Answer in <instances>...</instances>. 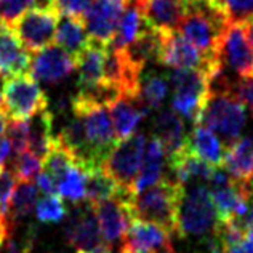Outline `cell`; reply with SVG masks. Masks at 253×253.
I'll use <instances>...</instances> for the list:
<instances>
[{
	"label": "cell",
	"mask_w": 253,
	"mask_h": 253,
	"mask_svg": "<svg viewBox=\"0 0 253 253\" xmlns=\"http://www.w3.org/2000/svg\"><path fill=\"white\" fill-rule=\"evenodd\" d=\"M165 96H167V79L157 72H148L141 79V86H139V103L146 109L156 111L162 106Z\"/></svg>",
	"instance_id": "31"
},
{
	"label": "cell",
	"mask_w": 253,
	"mask_h": 253,
	"mask_svg": "<svg viewBox=\"0 0 253 253\" xmlns=\"http://www.w3.org/2000/svg\"><path fill=\"white\" fill-rule=\"evenodd\" d=\"M184 188L186 186L178 179L162 176L161 181L135 196L130 210L131 219H144L162 226L170 234H176L179 207L186 192Z\"/></svg>",
	"instance_id": "3"
},
{
	"label": "cell",
	"mask_w": 253,
	"mask_h": 253,
	"mask_svg": "<svg viewBox=\"0 0 253 253\" xmlns=\"http://www.w3.org/2000/svg\"><path fill=\"white\" fill-rule=\"evenodd\" d=\"M85 186H86V171L79 165L71 167L64 178L59 183V196L69 199L71 202L79 204L85 201Z\"/></svg>",
	"instance_id": "33"
},
{
	"label": "cell",
	"mask_w": 253,
	"mask_h": 253,
	"mask_svg": "<svg viewBox=\"0 0 253 253\" xmlns=\"http://www.w3.org/2000/svg\"><path fill=\"white\" fill-rule=\"evenodd\" d=\"M53 141H55V136H53V114L48 109H43L29 119L28 149L43 161L45 156L48 154Z\"/></svg>",
	"instance_id": "27"
},
{
	"label": "cell",
	"mask_w": 253,
	"mask_h": 253,
	"mask_svg": "<svg viewBox=\"0 0 253 253\" xmlns=\"http://www.w3.org/2000/svg\"><path fill=\"white\" fill-rule=\"evenodd\" d=\"M48 108V99L31 74L5 79L0 90V114L8 121H29Z\"/></svg>",
	"instance_id": "5"
},
{
	"label": "cell",
	"mask_w": 253,
	"mask_h": 253,
	"mask_svg": "<svg viewBox=\"0 0 253 253\" xmlns=\"http://www.w3.org/2000/svg\"><path fill=\"white\" fill-rule=\"evenodd\" d=\"M144 28H146V21H144L139 2L138 0H130L122 15L121 23H119L116 36L112 39V42L109 43V46H114V48H126V46L136 41V37L141 34Z\"/></svg>",
	"instance_id": "28"
},
{
	"label": "cell",
	"mask_w": 253,
	"mask_h": 253,
	"mask_svg": "<svg viewBox=\"0 0 253 253\" xmlns=\"http://www.w3.org/2000/svg\"><path fill=\"white\" fill-rule=\"evenodd\" d=\"M223 169L237 183L247 184L253 179V138H239L224 151Z\"/></svg>",
	"instance_id": "23"
},
{
	"label": "cell",
	"mask_w": 253,
	"mask_h": 253,
	"mask_svg": "<svg viewBox=\"0 0 253 253\" xmlns=\"http://www.w3.org/2000/svg\"><path fill=\"white\" fill-rule=\"evenodd\" d=\"M15 173L16 179L19 181H31L36 178L42 170V159H39L36 154H32L29 149L24 152L15 154V159H11V169Z\"/></svg>",
	"instance_id": "34"
},
{
	"label": "cell",
	"mask_w": 253,
	"mask_h": 253,
	"mask_svg": "<svg viewBox=\"0 0 253 253\" xmlns=\"http://www.w3.org/2000/svg\"><path fill=\"white\" fill-rule=\"evenodd\" d=\"M184 2H186V3H188V2H191V0H184Z\"/></svg>",
	"instance_id": "46"
},
{
	"label": "cell",
	"mask_w": 253,
	"mask_h": 253,
	"mask_svg": "<svg viewBox=\"0 0 253 253\" xmlns=\"http://www.w3.org/2000/svg\"><path fill=\"white\" fill-rule=\"evenodd\" d=\"M45 3L50 2L48 0H2L0 2V23L10 28L24 11H28V8Z\"/></svg>",
	"instance_id": "36"
},
{
	"label": "cell",
	"mask_w": 253,
	"mask_h": 253,
	"mask_svg": "<svg viewBox=\"0 0 253 253\" xmlns=\"http://www.w3.org/2000/svg\"><path fill=\"white\" fill-rule=\"evenodd\" d=\"M247 21H249V29H250V41L253 43V21L252 19H247Z\"/></svg>",
	"instance_id": "44"
},
{
	"label": "cell",
	"mask_w": 253,
	"mask_h": 253,
	"mask_svg": "<svg viewBox=\"0 0 253 253\" xmlns=\"http://www.w3.org/2000/svg\"><path fill=\"white\" fill-rule=\"evenodd\" d=\"M32 56L8 26L0 23V79L29 74Z\"/></svg>",
	"instance_id": "15"
},
{
	"label": "cell",
	"mask_w": 253,
	"mask_h": 253,
	"mask_svg": "<svg viewBox=\"0 0 253 253\" xmlns=\"http://www.w3.org/2000/svg\"><path fill=\"white\" fill-rule=\"evenodd\" d=\"M245 119V104L237 95L236 85L219 72L211 81V91L199 124L218 131L226 141L232 143L241 138Z\"/></svg>",
	"instance_id": "2"
},
{
	"label": "cell",
	"mask_w": 253,
	"mask_h": 253,
	"mask_svg": "<svg viewBox=\"0 0 253 253\" xmlns=\"http://www.w3.org/2000/svg\"><path fill=\"white\" fill-rule=\"evenodd\" d=\"M221 64L241 81H253V43L247 19H231L221 45Z\"/></svg>",
	"instance_id": "11"
},
{
	"label": "cell",
	"mask_w": 253,
	"mask_h": 253,
	"mask_svg": "<svg viewBox=\"0 0 253 253\" xmlns=\"http://www.w3.org/2000/svg\"><path fill=\"white\" fill-rule=\"evenodd\" d=\"M71 109L72 114L82 119L93 161L98 167H103L104 159L117 143L108 106L74 96L71 99Z\"/></svg>",
	"instance_id": "6"
},
{
	"label": "cell",
	"mask_w": 253,
	"mask_h": 253,
	"mask_svg": "<svg viewBox=\"0 0 253 253\" xmlns=\"http://www.w3.org/2000/svg\"><path fill=\"white\" fill-rule=\"evenodd\" d=\"M59 16L61 13L51 3L39 5L24 11L10 26V29L15 32L26 50L29 53H37L50 46L55 41Z\"/></svg>",
	"instance_id": "8"
},
{
	"label": "cell",
	"mask_w": 253,
	"mask_h": 253,
	"mask_svg": "<svg viewBox=\"0 0 253 253\" xmlns=\"http://www.w3.org/2000/svg\"><path fill=\"white\" fill-rule=\"evenodd\" d=\"M232 19H252L253 0H224Z\"/></svg>",
	"instance_id": "40"
},
{
	"label": "cell",
	"mask_w": 253,
	"mask_h": 253,
	"mask_svg": "<svg viewBox=\"0 0 253 253\" xmlns=\"http://www.w3.org/2000/svg\"><path fill=\"white\" fill-rule=\"evenodd\" d=\"M169 79L173 86V111L194 125L199 124L211 91V77L202 69H173Z\"/></svg>",
	"instance_id": "4"
},
{
	"label": "cell",
	"mask_w": 253,
	"mask_h": 253,
	"mask_svg": "<svg viewBox=\"0 0 253 253\" xmlns=\"http://www.w3.org/2000/svg\"><path fill=\"white\" fill-rule=\"evenodd\" d=\"M61 15H72V16H82L85 11L90 8V5L95 0H48Z\"/></svg>",
	"instance_id": "39"
},
{
	"label": "cell",
	"mask_w": 253,
	"mask_h": 253,
	"mask_svg": "<svg viewBox=\"0 0 253 253\" xmlns=\"http://www.w3.org/2000/svg\"><path fill=\"white\" fill-rule=\"evenodd\" d=\"M170 169L175 173V176L183 186L189 184L192 181H207L210 183V179L215 173L216 167H211L207 162L201 161L199 157L192 156L191 152L184 149L179 154L173 156L169 159Z\"/></svg>",
	"instance_id": "25"
},
{
	"label": "cell",
	"mask_w": 253,
	"mask_h": 253,
	"mask_svg": "<svg viewBox=\"0 0 253 253\" xmlns=\"http://www.w3.org/2000/svg\"><path fill=\"white\" fill-rule=\"evenodd\" d=\"M63 234L76 253H111V242L106 241L95 211L86 202L69 213Z\"/></svg>",
	"instance_id": "9"
},
{
	"label": "cell",
	"mask_w": 253,
	"mask_h": 253,
	"mask_svg": "<svg viewBox=\"0 0 253 253\" xmlns=\"http://www.w3.org/2000/svg\"><path fill=\"white\" fill-rule=\"evenodd\" d=\"M37 205V186L32 181H19L13 191L8 218L16 219L26 218Z\"/></svg>",
	"instance_id": "32"
},
{
	"label": "cell",
	"mask_w": 253,
	"mask_h": 253,
	"mask_svg": "<svg viewBox=\"0 0 253 253\" xmlns=\"http://www.w3.org/2000/svg\"><path fill=\"white\" fill-rule=\"evenodd\" d=\"M91 209L95 211L99 228H101V232L106 237V241H109L112 244L125 236L126 229H128V224L131 221V216L128 209L119 199L112 197L108 199V201L91 204Z\"/></svg>",
	"instance_id": "19"
},
{
	"label": "cell",
	"mask_w": 253,
	"mask_h": 253,
	"mask_svg": "<svg viewBox=\"0 0 253 253\" xmlns=\"http://www.w3.org/2000/svg\"><path fill=\"white\" fill-rule=\"evenodd\" d=\"M252 21H253V18H252Z\"/></svg>",
	"instance_id": "47"
},
{
	"label": "cell",
	"mask_w": 253,
	"mask_h": 253,
	"mask_svg": "<svg viewBox=\"0 0 253 253\" xmlns=\"http://www.w3.org/2000/svg\"><path fill=\"white\" fill-rule=\"evenodd\" d=\"M250 109H252V116H253V106H252V108H250Z\"/></svg>",
	"instance_id": "45"
},
{
	"label": "cell",
	"mask_w": 253,
	"mask_h": 253,
	"mask_svg": "<svg viewBox=\"0 0 253 253\" xmlns=\"http://www.w3.org/2000/svg\"><path fill=\"white\" fill-rule=\"evenodd\" d=\"M121 253H175V250H173V247L161 249V250H144V249H133L128 247V245H122Z\"/></svg>",
	"instance_id": "42"
},
{
	"label": "cell",
	"mask_w": 253,
	"mask_h": 253,
	"mask_svg": "<svg viewBox=\"0 0 253 253\" xmlns=\"http://www.w3.org/2000/svg\"><path fill=\"white\" fill-rule=\"evenodd\" d=\"M121 186L111 175L104 171L103 167H96L86 171V186H85V202L96 204L112 199L117 196Z\"/></svg>",
	"instance_id": "29"
},
{
	"label": "cell",
	"mask_w": 253,
	"mask_h": 253,
	"mask_svg": "<svg viewBox=\"0 0 253 253\" xmlns=\"http://www.w3.org/2000/svg\"><path fill=\"white\" fill-rule=\"evenodd\" d=\"M231 19L224 0H191L178 32L213 66L223 68L221 45Z\"/></svg>",
	"instance_id": "1"
},
{
	"label": "cell",
	"mask_w": 253,
	"mask_h": 253,
	"mask_svg": "<svg viewBox=\"0 0 253 253\" xmlns=\"http://www.w3.org/2000/svg\"><path fill=\"white\" fill-rule=\"evenodd\" d=\"M76 159L71 154V151L68 148L59 143V139L55 136V141H53L51 148L48 151V154L45 156L42 161V171H45L53 181L56 183L58 191H59V183L64 178L66 173L69 171L71 167H74Z\"/></svg>",
	"instance_id": "30"
},
{
	"label": "cell",
	"mask_w": 253,
	"mask_h": 253,
	"mask_svg": "<svg viewBox=\"0 0 253 253\" xmlns=\"http://www.w3.org/2000/svg\"><path fill=\"white\" fill-rule=\"evenodd\" d=\"M74 69V58L58 45H50L37 51L31 63V76L45 84L61 82Z\"/></svg>",
	"instance_id": "14"
},
{
	"label": "cell",
	"mask_w": 253,
	"mask_h": 253,
	"mask_svg": "<svg viewBox=\"0 0 253 253\" xmlns=\"http://www.w3.org/2000/svg\"><path fill=\"white\" fill-rule=\"evenodd\" d=\"M161 41H162L161 64H165L173 69H202L211 77V81L219 72H223V68L213 66L178 31L161 32Z\"/></svg>",
	"instance_id": "12"
},
{
	"label": "cell",
	"mask_w": 253,
	"mask_h": 253,
	"mask_svg": "<svg viewBox=\"0 0 253 253\" xmlns=\"http://www.w3.org/2000/svg\"><path fill=\"white\" fill-rule=\"evenodd\" d=\"M144 21L159 32L178 31L186 13L184 0H138Z\"/></svg>",
	"instance_id": "17"
},
{
	"label": "cell",
	"mask_w": 253,
	"mask_h": 253,
	"mask_svg": "<svg viewBox=\"0 0 253 253\" xmlns=\"http://www.w3.org/2000/svg\"><path fill=\"white\" fill-rule=\"evenodd\" d=\"M144 149L146 136L143 133H133L131 136L121 139L104 159V171L114 178L119 186L133 189L138 173L141 170Z\"/></svg>",
	"instance_id": "10"
},
{
	"label": "cell",
	"mask_w": 253,
	"mask_h": 253,
	"mask_svg": "<svg viewBox=\"0 0 253 253\" xmlns=\"http://www.w3.org/2000/svg\"><path fill=\"white\" fill-rule=\"evenodd\" d=\"M223 253H253V236L245 234L236 241L218 244Z\"/></svg>",
	"instance_id": "41"
},
{
	"label": "cell",
	"mask_w": 253,
	"mask_h": 253,
	"mask_svg": "<svg viewBox=\"0 0 253 253\" xmlns=\"http://www.w3.org/2000/svg\"><path fill=\"white\" fill-rule=\"evenodd\" d=\"M55 42L64 51H68L72 58H76L90 42L84 18L63 15V18H59L58 21Z\"/></svg>",
	"instance_id": "24"
},
{
	"label": "cell",
	"mask_w": 253,
	"mask_h": 253,
	"mask_svg": "<svg viewBox=\"0 0 253 253\" xmlns=\"http://www.w3.org/2000/svg\"><path fill=\"white\" fill-rule=\"evenodd\" d=\"M64 204L59 196H43L41 201H37L36 215L37 219L42 223H58L66 216Z\"/></svg>",
	"instance_id": "35"
},
{
	"label": "cell",
	"mask_w": 253,
	"mask_h": 253,
	"mask_svg": "<svg viewBox=\"0 0 253 253\" xmlns=\"http://www.w3.org/2000/svg\"><path fill=\"white\" fill-rule=\"evenodd\" d=\"M164 159H165V152L162 144L159 143V139L152 138L149 143H146L141 170H139L136 181L133 184L135 194L151 188L157 181H161L164 171Z\"/></svg>",
	"instance_id": "26"
},
{
	"label": "cell",
	"mask_w": 253,
	"mask_h": 253,
	"mask_svg": "<svg viewBox=\"0 0 253 253\" xmlns=\"http://www.w3.org/2000/svg\"><path fill=\"white\" fill-rule=\"evenodd\" d=\"M128 2L130 0H95L84 15L90 41L108 46L116 36Z\"/></svg>",
	"instance_id": "13"
},
{
	"label": "cell",
	"mask_w": 253,
	"mask_h": 253,
	"mask_svg": "<svg viewBox=\"0 0 253 253\" xmlns=\"http://www.w3.org/2000/svg\"><path fill=\"white\" fill-rule=\"evenodd\" d=\"M170 232L164 229L162 226L144 221V219L133 218L128 229L125 232L124 245H128L133 249H144V250H161L173 247Z\"/></svg>",
	"instance_id": "21"
},
{
	"label": "cell",
	"mask_w": 253,
	"mask_h": 253,
	"mask_svg": "<svg viewBox=\"0 0 253 253\" xmlns=\"http://www.w3.org/2000/svg\"><path fill=\"white\" fill-rule=\"evenodd\" d=\"M108 46L90 41L74 58L79 72V91H90L104 85V63Z\"/></svg>",
	"instance_id": "16"
},
{
	"label": "cell",
	"mask_w": 253,
	"mask_h": 253,
	"mask_svg": "<svg viewBox=\"0 0 253 253\" xmlns=\"http://www.w3.org/2000/svg\"><path fill=\"white\" fill-rule=\"evenodd\" d=\"M108 109L117 141L131 136L141 119L149 114L139 99L131 96H117L108 104Z\"/></svg>",
	"instance_id": "20"
},
{
	"label": "cell",
	"mask_w": 253,
	"mask_h": 253,
	"mask_svg": "<svg viewBox=\"0 0 253 253\" xmlns=\"http://www.w3.org/2000/svg\"><path fill=\"white\" fill-rule=\"evenodd\" d=\"M152 131H154V138L159 139V143L162 144L167 159L179 154L184 149L186 139H188L184 122L178 116V112L173 109H165L159 112L154 119Z\"/></svg>",
	"instance_id": "18"
},
{
	"label": "cell",
	"mask_w": 253,
	"mask_h": 253,
	"mask_svg": "<svg viewBox=\"0 0 253 253\" xmlns=\"http://www.w3.org/2000/svg\"><path fill=\"white\" fill-rule=\"evenodd\" d=\"M186 151L211 167L221 169L224 161V149L221 141L210 128L202 124H196L186 139Z\"/></svg>",
	"instance_id": "22"
},
{
	"label": "cell",
	"mask_w": 253,
	"mask_h": 253,
	"mask_svg": "<svg viewBox=\"0 0 253 253\" xmlns=\"http://www.w3.org/2000/svg\"><path fill=\"white\" fill-rule=\"evenodd\" d=\"M16 188V176L10 169L0 167V213L8 216L10 201Z\"/></svg>",
	"instance_id": "38"
},
{
	"label": "cell",
	"mask_w": 253,
	"mask_h": 253,
	"mask_svg": "<svg viewBox=\"0 0 253 253\" xmlns=\"http://www.w3.org/2000/svg\"><path fill=\"white\" fill-rule=\"evenodd\" d=\"M5 135L8 138L11 152L19 154L28 149L29 139V121H8L6 122Z\"/></svg>",
	"instance_id": "37"
},
{
	"label": "cell",
	"mask_w": 253,
	"mask_h": 253,
	"mask_svg": "<svg viewBox=\"0 0 253 253\" xmlns=\"http://www.w3.org/2000/svg\"><path fill=\"white\" fill-rule=\"evenodd\" d=\"M211 253H223L221 249H219V245H218L216 242H213V244H211Z\"/></svg>",
	"instance_id": "43"
},
{
	"label": "cell",
	"mask_w": 253,
	"mask_h": 253,
	"mask_svg": "<svg viewBox=\"0 0 253 253\" xmlns=\"http://www.w3.org/2000/svg\"><path fill=\"white\" fill-rule=\"evenodd\" d=\"M216 224V209L210 189L205 184H194L188 192H184L179 207L176 234L179 237L202 239L211 231L215 232Z\"/></svg>",
	"instance_id": "7"
},
{
	"label": "cell",
	"mask_w": 253,
	"mask_h": 253,
	"mask_svg": "<svg viewBox=\"0 0 253 253\" xmlns=\"http://www.w3.org/2000/svg\"><path fill=\"white\" fill-rule=\"evenodd\" d=\"M0 2H2V0H0Z\"/></svg>",
	"instance_id": "48"
}]
</instances>
